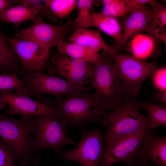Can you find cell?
Instances as JSON below:
<instances>
[{"label": "cell", "mask_w": 166, "mask_h": 166, "mask_svg": "<svg viewBox=\"0 0 166 166\" xmlns=\"http://www.w3.org/2000/svg\"><path fill=\"white\" fill-rule=\"evenodd\" d=\"M122 166H151L146 159L142 158L139 159L133 165L126 166L123 165Z\"/></svg>", "instance_id": "cell-31"}, {"label": "cell", "mask_w": 166, "mask_h": 166, "mask_svg": "<svg viewBox=\"0 0 166 166\" xmlns=\"http://www.w3.org/2000/svg\"><path fill=\"white\" fill-rule=\"evenodd\" d=\"M47 70L51 75L58 74L70 83L81 86L89 82L93 63L73 58L57 52L50 59Z\"/></svg>", "instance_id": "cell-12"}, {"label": "cell", "mask_w": 166, "mask_h": 166, "mask_svg": "<svg viewBox=\"0 0 166 166\" xmlns=\"http://www.w3.org/2000/svg\"><path fill=\"white\" fill-rule=\"evenodd\" d=\"M140 109H144L147 114L148 129L152 130L166 126V106L153 103L141 101L138 102Z\"/></svg>", "instance_id": "cell-22"}, {"label": "cell", "mask_w": 166, "mask_h": 166, "mask_svg": "<svg viewBox=\"0 0 166 166\" xmlns=\"http://www.w3.org/2000/svg\"><path fill=\"white\" fill-rule=\"evenodd\" d=\"M6 106L9 108L8 113L11 115L58 114L56 107L47 101L39 102L28 96L16 95L12 91H0V109H3Z\"/></svg>", "instance_id": "cell-13"}, {"label": "cell", "mask_w": 166, "mask_h": 166, "mask_svg": "<svg viewBox=\"0 0 166 166\" xmlns=\"http://www.w3.org/2000/svg\"><path fill=\"white\" fill-rule=\"evenodd\" d=\"M93 0H77L78 15L75 22L76 28L91 27V17L93 11Z\"/></svg>", "instance_id": "cell-24"}, {"label": "cell", "mask_w": 166, "mask_h": 166, "mask_svg": "<svg viewBox=\"0 0 166 166\" xmlns=\"http://www.w3.org/2000/svg\"><path fill=\"white\" fill-rule=\"evenodd\" d=\"M5 38L20 61L23 72L47 71L50 65L49 50L33 42L14 37Z\"/></svg>", "instance_id": "cell-11"}, {"label": "cell", "mask_w": 166, "mask_h": 166, "mask_svg": "<svg viewBox=\"0 0 166 166\" xmlns=\"http://www.w3.org/2000/svg\"><path fill=\"white\" fill-rule=\"evenodd\" d=\"M105 126L102 125L89 132L86 129L82 130V136L76 148L62 151L58 156L67 162H75L82 166H99L104 148L101 130Z\"/></svg>", "instance_id": "cell-10"}, {"label": "cell", "mask_w": 166, "mask_h": 166, "mask_svg": "<svg viewBox=\"0 0 166 166\" xmlns=\"http://www.w3.org/2000/svg\"><path fill=\"white\" fill-rule=\"evenodd\" d=\"M14 73H2L0 74V91H12L22 87L24 80L20 78Z\"/></svg>", "instance_id": "cell-26"}, {"label": "cell", "mask_w": 166, "mask_h": 166, "mask_svg": "<svg viewBox=\"0 0 166 166\" xmlns=\"http://www.w3.org/2000/svg\"><path fill=\"white\" fill-rule=\"evenodd\" d=\"M148 131H140L105 144L99 166L119 162L124 165H134L140 159L139 152Z\"/></svg>", "instance_id": "cell-9"}, {"label": "cell", "mask_w": 166, "mask_h": 166, "mask_svg": "<svg viewBox=\"0 0 166 166\" xmlns=\"http://www.w3.org/2000/svg\"><path fill=\"white\" fill-rule=\"evenodd\" d=\"M114 69L122 81L125 95L136 97L142 83L158 68L156 59L149 62L119 53L109 55Z\"/></svg>", "instance_id": "cell-5"}, {"label": "cell", "mask_w": 166, "mask_h": 166, "mask_svg": "<svg viewBox=\"0 0 166 166\" xmlns=\"http://www.w3.org/2000/svg\"><path fill=\"white\" fill-rule=\"evenodd\" d=\"M20 75L25 83L22 87L15 90L14 93L17 95L29 96L33 95L38 97L49 94L54 96L59 100L74 91L91 89L71 84L60 77L43 72H23Z\"/></svg>", "instance_id": "cell-6"}, {"label": "cell", "mask_w": 166, "mask_h": 166, "mask_svg": "<svg viewBox=\"0 0 166 166\" xmlns=\"http://www.w3.org/2000/svg\"><path fill=\"white\" fill-rule=\"evenodd\" d=\"M11 4L18 5L26 4L33 8L37 12L38 15L46 18L49 20L55 22L56 17L48 8L45 7L41 3V1L36 0H9Z\"/></svg>", "instance_id": "cell-28"}, {"label": "cell", "mask_w": 166, "mask_h": 166, "mask_svg": "<svg viewBox=\"0 0 166 166\" xmlns=\"http://www.w3.org/2000/svg\"><path fill=\"white\" fill-rule=\"evenodd\" d=\"M10 4L9 0H0V11L8 7Z\"/></svg>", "instance_id": "cell-32"}, {"label": "cell", "mask_w": 166, "mask_h": 166, "mask_svg": "<svg viewBox=\"0 0 166 166\" xmlns=\"http://www.w3.org/2000/svg\"><path fill=\"white\" fill-rule=\"evenodd\" d=\"M139 109L136 97L124 95L115 109L106 113L104 117L108 128L104 136V145L148 129L147 118Z\"/></svg>", "instance_id": "cell-3"}, {"label": "cell", "mask_w": 166, "mask_h": 166, "mask_svg": "<svg viewBox=\"0 0 166 166\" xmlns=\"http://www.w3.org/2000/svg\"><path fill=\"white\" fill-rule=\"evenodd\" d=\"M36 115L11 118L0 112V137L18 154L19 166H39L40 157L34 143Z\"/></svg>", "instance_id": "cell-2"}, {"label": "cell", "mask_w": 166, "mask_h": 166, "mask_svg": "<svg viewBox=\"0 0 166 166\" xmlns=\"http://www.w3.org/2000/svg\"><path fill=\"white\" fill-rule=\"evenodd\" d=\"M91 27L98 28L114 39L116 48L122 40L121 26L117 18L93 12L91 14Z\"/></svg>", "instance_id": "cell-19"}, {"label": "cell", "mask_w": 166, "mask_h": 166, "mask_svg": "<svg viewBox=\"0 0 166 166\" xmlns=\"http://www.w3.org/2000/svg\"><path fill=\"white\" fill-rule=\"evenodd\" d=\"M57 52L69 57L94 63L98 60L100 53L73 43L63 41L57 46Z\"/></svg>", "instance_id": "cell-21"}, {"label": "cell", "mask_w": 166, "mask_h": 166, "mask_svg": "<svg viewBox=\"0 0 166 166\" xmlns=\"http://www.w3.org/2000/svg\"><path fill=\"white\" fill-rule=\"evenodd\" d=\"M44 6L56 17L62 19L67 17L77 7L76 0H45Z\"/></svg>", "instance_id": "cell-23"}, {"label": "cell", "mask_w": 166, "mask_h": 166, "mask_svg": "<svg viewBox=\"0 0 166 166\" xmlns=\"http://www.w3.org/2000/svg\"><path fill=\"white\" fill-rule=\"evenodd\" d=\"M66 128L58 114L36 115L34 141L38 151L49 148L58 156L63 147L74 144L66 134Z\"/></svg>", "instance_id": "cell-7"}, {"label": "cell", "mask_w": 166, "mask_h": 166, "mask_svg": "<svg viewBox=\"0 0 166 166\" xmlns=\"http://www.w3.org/2000/svg\"><path fill=\"white\" fill-rule=\"evenodd\" d=\"M19 161L16 152L4 141L0 140V166H19L14 161Z\"/></svg>", "instance_id": "cell-27"}, {"label": "cell", "mask_w": 166, "mask_h": 166, "mask_svg": "<svg viewBox=\"0 0 166 166\" xmlns=\"http://www.w3.org/2000/svg\"><path fill=\"white\" fill-rule=\"evenodd\" d=\"M133 7L129 0H117L115 3L104 6L101 13L117 18L127 16Z\"/></svg>", "instance_id": "cell-25"}, {"label": "cell", "mask_w": 166, "mask_h": 166, "mask_svg": "<svg viewBox=\"0 0 166 166\" xmlns=\"http://www.w3.org/2000/svg\"><path fill=\"white\" fill-rule=\"evenodd\" d=\"M66 128L76 126L81 131L87 123L98 121L107 125L104 115L107 108L102 105L96 93L89 90L71 92L53 104Z\"/></svg>", "instance_id": "cell-1"}, {"label": "cell", "mask_w": 166, "mask_h": 166, "mask_svg": "<svg viewBox=\"0 0 166 166\" xmlns=\"http://www.w3.org/2000/svg\"><path fill=\"white\" fill-rule=\"evenodd\" d=\"M160 43L150 36L140 34L131 39L128 51L132 56L138 59L144 61L151 58L153 60L162 54Z\"/></svg>", "instance_id": "cell-18"}, {"label": "cell", "mask_w": 166, "mask_h": 166, "mask_svg": "<svg viewBox=\"0 0 166 166\" xmlns=\"http://www.w3.org/2000/svg\"><path fill=\"white\" fill-rule=\"evenodd\" d=\"M149 4L151 8L148 11L147 26L144 31L148 35L166 45V6L154 0H150Z\"/></svg>", "instance_id": "cell-16"}, {"label": "cell", "mask_w": 166, "mask_h": 166, "mask_svg": "<svg viewBox=\"0 0 166 166\" xmlns=\"http://www.w3.org/2000/svg\"><path fill=\"white\" fill-rule=\"evenodd\" d=\"M31 26L19 31L14 37L36 42L49 50L65 41V37L76 27L75 22L69 18L65 24L55 26L45 22L37 15Z\"/></svg>", "instance_id": "cell-8"}, {"label": "cell", "mask_w": 166, "mask_h": 166, "mask_svg": "<svg viewBox=\"0 0 166 166\" xmlns=\"http://www.w3.org/2000/svg\"><path fill=\"white\" fill-rule=\"evenodd\" d=\"M149 8L146 4L132 8L124 21L122 40L116 47L118 53L129 40L145 31L147 26Z\"/></svg>", "instance_id": "cell-14"}, {"label": "cell", "mask_w": 166, "mask_h": 166, "mask_svg": "<svg viewBox=\"0 0 166 166\" xmlns=\"http://www.w3.org/2000/svg\"><path fill=\"white\" fill-rule=\"evenodd\" d=\"M139 157L151 160L157 166H166V136H157L152 131L148 130Z\"/></svg>", "instance_id": "cell-17"}, {"label": "cell", "mask_w": 166, "mask_h": 166, "mask_svg": "<svg viewBox=\"0 0 166 166\" xmlns=\"http://www.w3.org/2000/svg\"><path fill=\"white\" fill-rule=\"evenodd\" d=\"M100 54L98 60L93 63L89 80L91 83V88L94 89L101 104L112 111L125 94L109 55L104 50Z\"/></svg>", "instance_id": "cell-4"}, {"label": "cell", "mask_w": 166, "mask_h": 166, "mask_svg": "<svg viewBox=\"0 0 166 166\" xmlns=\"http://www.w3.org/2000/svg\"><path fill=\"white\" fill-rule=\"evenodd\" d=\"M152 77V83L158 91L166 90V67L158 68Z\"/></svg>", "instance_id": "cell-29"}, {"label": "cell", "mask_w": 166, "mask_h": 166, "mask_svg": "<svg viewBox=\"0 0 166 166\" xmlns=\"http://www.w3.org/2000/svg\"><path fill=\"white\" fill-rule=\"evenodd\" d=\"M151 94L154 101L160 102L164 105H166V90L152 92Z\"/></svg>", "instance_id": "cell-30"}, {"label": "cell", "mask_w": 166, "mask_h": 166, "mask_svg": "<svg viewBox=\"0 0 166 166\" xmlns=\"http://www.w3.org/2000/svg\"><path fill=\"white\" fill-rule=\"evenodd\" d=\"M69 41L97 52L101 50L106 51L109 55L118 53L114 45L107 44L102 37L99 30L87 28H76L69 37Z\"/></svg>", "instance_id": "cell-15"}, {"label": "cell", "mask_w": 166, "mask_h": 166, "mask_svg": "<svg viewBox=\"0 0 166 166\" xmlns=\"http://www.w3.org/2000/svg\"><path fill=\"white\" fill-rule=\"evenodd\" d=\"M37 15L33 8L23 4L0 10V22L11 23L17 27L25 21H32Z\"/></svg>", "instance_id": "cell-20"}]
</instances>
